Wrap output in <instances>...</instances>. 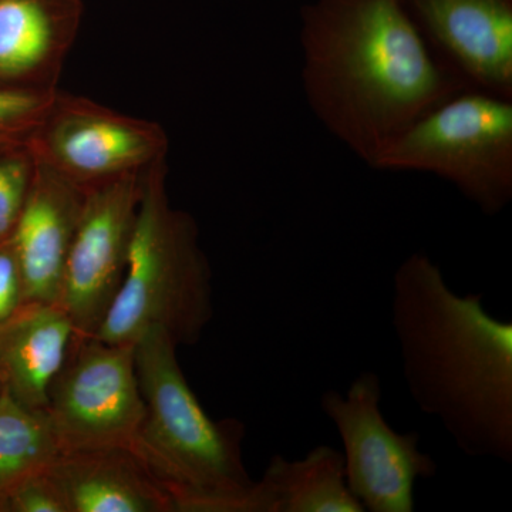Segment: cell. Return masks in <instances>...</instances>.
Masks as SVG:
<instances>
[{"mask_svg": "<svg viewBox=\"0 0 512 512\" xmlns=\"http://www.w3.org/2000/svg\"><path fill=\"white\" fill-rule=\"evenodd\" d=\"M299 42L309 109L362 163L466 84L431 52L404 0H313Z\"/></svg>", "mask_w": 512, "mask_h": 512, "instance_id": "6da1fadb", "label": "cell"}, {"mask_svg": "<svg viewBox=\"0 0 512 512\" xmlns=\"http://www.w3.org/2000/svg\"><path fill=\"white\" fill-rule=\"evenodd\" d=\"M392 325L414 404L468 457L512 464V322L481 293L458 295L429 255L414 252L392 281Z\"/></svg>", "mask_w": 512, "mask_h": 512, "instance_id": "7a4b0ae2", "label": "cell"}, {"mask_svg": "<svg viewBox=\"0 0 512 512\" xmlns=\"http://www.w3.org/2000/svg\"><path fill=\"white\" fill-rule=\"evenodd\" d=\"M163 328L134 342L146 416L133 451L163 484L174 512H258L245 467V426L212 420L192 392Z\"/></svg>", "mask_w": 512, "mask_h": 512, "instance_id": "3957f363", "label": "cell"}, {"mask_svg": "<svg viewBox=\"0 0 512 512\" xmlns=\"http://www.w3.org/2000/svg\"><path fill=\"white\" fill-rule=\"evenodd\" d=\"M165 178V158L144 171L126 274L93 338L127 345L150 328H163L175 345L192 346L210 325V262L197 222L171 207Z\"/></svg>", "mask_w": 512, "mask_h": 512, "instance_id": "277c9868", "label": "cell"}, {"mask_svg": "<svg viewBox=\"0 0 512 512\" xmlns=\"http://www.w3.org/2000/svg\"><path fill=\"white\" fill-rule=\"evenodd\" d=\"M373 168L439 177L495 217L512 201V99L471 89L454 94L414 121Z\"/></svg>", "mask_w": 512, "mask_h": 512, "instance_id": "5b68a950", "label": "cell"}, {"mask_svg": "<svg viewBox=\"0 0 512 512\" xmlns=\"http://www.w3.org/2000/svg\"><path fill=\"white\" fill-rule=\"evenodd\" d=\"M382 397V380L366 370L345 394L323 392L319 406L338 431L346 484L365 511L413 512L417 480L437 476L439 466L421 451L417 431L397 433L387 423Z\"/></svg>", "mask_w": 512, "mask_h": 512, "instance_id": "8992f818", "label": "cell"}, {"mask_svg": "<svg viewBox=\"0 0 512 512\" xmlns=\"http://www.w3.org/2000/svg\"><path fill=\"white\" fill-rule=\"evenodd\" d=\"M46 413L64 451L133 450L146 416L134 343L74 340L66 363L50 384Z\"/></svg>", "mask_w": 512, "mask_h": 512, "instance_id": "52a82bcc", "label": "cell"}, {"mask_svg": "<svg viewBox=\"0 0 512 512\" xmlns=\"http://www.w3.org/2000/svg\"><path fill=\"white\" fill-rule=\"evenodd\" d=\"M29 146L37 163L87 191L144 173L165 158L168 138L154 121L57 90Z\"/></svg>", "mask_w": 512, "mask_h": 512, "instance_id": "ba28073f", "label": "cell"}, {"mask_svg": "<svg viewBox=\"0 0 512 512\" xmlns=\"http://www.w3.org/2000/svg\"><path fill=\"white\" fill-rule=\"evenodd\" d=\"M143 175H126L86 191L57 299L79 339L96 335L123 282Z\"/></svg>", "mask_w": 512, "mask_h": 512, "instance_id": "9c48e42d", "label": "cell"}, {"mask_svg": "<svg viewBox=\"0 0 512 512\" xmlns=\"http://www.w3.org/2000/svg\"><path fill=\"white\" fill-rule=\"evenodd\" d=\"M444 67L467 89L512 99V0H404Z\"/></svg>", "mask_w": 512, "mask_h": 512, "instance_id": "30bf717a", "label": "cell"}, {"mask_svg": "<svg viewBox=\"0 0 512 512\" xmlns=\"http://www.w3.org/2000/svg\"><path fill=\"white\" fill-rule=\"evenodd\" d=\"M84 200L86 191L37 163L28 200L10 237L28 303H57Z\"/></svg>", "mask_w": 512, "mask_h": 512, "instance_id": "8fae6325", "label": "cell"}, {"mask_svg": "<svg viewBox=\"0 0 512 512\" xmlns=\"http://www.w3.org/2000/svg\"><path fill=\"white\" fill-rule=\"evenodd\" d=\"M82 19V0H0V83L59 90Z\"/></svg>", "mask_w": 512, "mask_h": 512, "instance_id": "7c38bea8", "label": "cell"}, {"mask_svg": "<svg viewBox=\"0 0 512 512\" xmlns=\"http://www.w3.org/2000/svg\"><path fill=\"white\" fill-rule=\"evenodd\" d=\"M52 471L70 512H174L170 494L131 448L63 451Z\"/></svg>", "mask_w": 512, "mask_h": 512, "instance_id": "4fadbf2b", "label": "cell"}, {"mask_svg": "<svg viewBox=\"0 0 512 512\" xmlns=\"http://www.w3.org/2000/svg\"><path fill=\"white\" fill-rule=\"evenodd\" d=\"M77 338L72 320L57 303H28L0 328V384L16 402L46 410L50 384Z\"/></svg>", "mask_w": 512, "mask_h": 512, "instance_id": "5bb4252c", "label": "cell"}, {"mask_svg": "<svg viewBox=\"0 0 512 512\" xmlns=\"http://www.w3.org/2000/svg\"><path fill=\"white\" fill-rule=\"evenodd\" d=\"M256 485L264 512H365L346 484L343 453L325 444L299 460L276 454Z\"/></svg>", "mask_w": 512, "mask_h": 512, "instance_id": "9a60e30c", "label": "cell"}, {"mask_svg": "<svg viewBox=\"0 0 512 512\" xmlns=\"http://www.w3.org/2000/svg\"><path fill=\"white\" fill-rule=\"evenodd\" d=\"M46 410H33L0 393V505L30 474L52 466L63 453Z\"/></svg>", "mask_w": 512, "mask_h": 512, "instance_id": "2e32d148", "label": "cell"}, {"mask_svg": "<svg viewBox=\"0 0 512 512\" xmlns=\"http://www.w3.org/2000/svg\"><path fill=\"white\" fill-rule=\"evenodd\" d=\"M36 167L29 143L0 146V241L12 237L28 200Z\"/></svg>", "mask_w": 512, "mask_h": 512, "instance_id": "e0dca14e", "label": "cell"}, {"mask_svg": "<svg viewBox=\"0 0 512 512\" xmlns=\"http://www.w3.org/2000/svg\"><path fill=\"white\" fill-rule=\"evenodd\" d=\"M56 92L0 83V146L29 143Z\"/></svg>", "mask_w": 512, "mask_h": 512, "instance_id": "ac0fdd59", "label": "cell"}, {"mask_svg": "<svg viewBox=\"0 0 512 512\" xmlns=\"http://www.w3.org/2000/svg\"><path fill=\"white\" fill-rule=\"evenodd\" d=\"M0 512H70L52 466L20 481L0 505Z\"/></svg>", "mask_w": 512, "mask_h": 512, "instance_id": "d6986e66", "label": "cell"}, {"mask_svg": "<svg viewBox=\"0 0 512 512\" xmlns=\"http://www.w3.org/2000/svg\"><path fill=\"white\" fill-rule=\"evenodd\" d=\"M28 305L25 282L12 239L0 241V328Z\"/></svg>", "mask_w": 512, "mask_h": 512, "instance_id": "ffe728a7", "label": "cell"}, {"mask_svg": "<svg viewBox=\"0 0 512 512\" xmlns=\"http://www.w3.org/2000/svg\"><path fill=\"white\" fill-rule=\"evenodd\" d=\"M0 393H2V384H0Z\"/></svg>", "mask_w": 512, "mask_h": 512, "instance_id": "44dd1931", "label": "cell"}]
</instances>
